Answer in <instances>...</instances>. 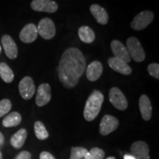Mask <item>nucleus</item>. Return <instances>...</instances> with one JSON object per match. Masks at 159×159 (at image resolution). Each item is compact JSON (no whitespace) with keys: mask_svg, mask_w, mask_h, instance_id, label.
Instances as JSON below:
<instances>
[{"mask_svg":"<svg viewBox=\"0 0 159 159\" xmlns=\"http://www.w3.org/2000/svg\"><path fill=\"white\" fill-rule=\"evenodd\" d=\"M85 58L82 52L71 47L63 53L59 61L57 73L60 82L66 89H72L78 83L85 70Z\"/></svg>","mask_w":159,"mask_h":159,"instance_id":"nucleus-1","label":"nucleus"},{"mask_svg":"<svg viewBox=\"0 0 159 159\" xmlns=\"http://www.w3.org/2000/svg\"><path fill=\"white\" fill-rule=\"evenodd\" d=\"M104 101V96L99 91L94 90L85 102L83 116L85 120L91 122L98 116Z\"/></svg>","mask_w":159,"mask_h":159,"instance_id":"nucleus-2","label":"nucleus"},{"mask_svg":"<svg viewBox=\"0 0 159 159\" xmlns=\"http://www.w3.org/2000/svg\"><path fill=\"white\" fill-rule=\"evenodd\" d=\"M126 43L130 57L136 62H142L145 59V52L140 41L136 37H130L127 40Z\"/></svg>","mask_w":159,"mask_h":159,"instance_id":"nucleus-3","label":"nucleus"},{"mask_svg":"<svg viewBox=\"0 0 159 159\" xmlns=\"http://www.w3.org/2000/svg\"><path fill=\"white\" fill-rule=\"evenodd\" d=\"M154 19V13L152 11H144L137 14L133 21L130 26L134 30H142L150 25Z\"/></svg>","mask_w":159,"mask_h":159,"instance_id":"nucleus-4","label":"nucleus"},{"mask_svg":"<svg viewBox=\"0 0 159 159\" xmlns=\"http://www.w3.org/2000/svg\"><path fill=\"white\" fill-rule=\"evenodd\" d=\"M37 30L38 33L46 40H50L54 38L56 33L55 24L49 18H43L41 19L39 21Z\"/></svg>","mask_w":159,"mask_h":159,"instance_id":"nucleus-5","label":"nucleus"},{"mask_svg":"<svg viewBox=\"0 0 159 159\" xmlns=\"http://www.w3.org/2000/svg\"><path fill=\"white\" fill-rule=\"evenodd\" d=\"M109 100L116 109L125 111L128 108V101L120 89L113 87L109 91Z\"/></svg>","mask_w":159,"mask_h":159,"instance_id":"nucleus-6","label":"nucleus"},{"mask_svg":"<svg viewBox=\"0 0 159 159\" xmlns=\"http://www.w3.org/2000/svg\"><path fill=\"white\" fill-rule=\"evenodd\" d=\"M19 90L23 99H31L35 92V85L33 80L29 76L24 77L19 84Z\"/></svg>","mask_w":159,"mask_h":159,"instance_id":"nucleus-7","label":"nucleus"},{"mask_svg":"<svg viewBox=\"0 0 159 159\" xmlns=\"http://www.w3.org/2000/svg\"><path fill=\"white\" fill-rule=\"evenodd\" d=\"M31 8L35 11L52 13L58 9V5L52 0H33L30 4Z\"/></svg>","mask_w":159,"mask_h":159,"instance_id":"nucleus-8","label":"nucleus"},{"mask_svg":"<svg viewBox=\"0 0 159 159\" xmlns=\"http://www.w3.org/2000/svg\"><path fill=\"white\" fill-rule=\"evenodd\" d=\"M119 126V120L111 115H105L101 119L99 124V132L103 136H107L116 130Z\"/></svg>","mask_w":159,"mask_h":159,"instance_id":"nucleus-9","label":"nucleus"},{"mask_svg":"<svg viewBox=\"0 0 159 159\" xmlns=\"http://www.w3.org/2000/svg\"><path fill=\"white\" fill-rule=\"evenodd\" d=\"M51 99V87L48 83H42L39 86L35 102L39 107L44 106Z\"/></svg>","mask_w":159,"mask_h":159,"instance_id":"nucleus-10","label":"nucleus"},{"mask_svg":"<svg viewBox=\"0 0 159 159\" xmlns=\"http://www.w3.org/2000/svg\"><path fill=\"white\" fill-rule=\"evenodd\" d=\"M38 35L39 33L36 26L34 24L30 23L25 25L20 32L19 39L23 43H30L37 39Z\"/></svg>","mask_w":159,"mask_h":159,"instance_id":"nucleus-11","label":"nucleus"},{"mask_svg":"<svg viewBox=\"0 0 159 159\" xmlns=\"http://www.w3.org/2000/svg\"><path fill=\"white\" fill-rule=\"evenodd\" d=\"M111 47L115 57L122 60L127 63L130 62L131 57L129 55L128 49L122 43L118 40H114L111 41Z\"/></svg>","mask_w":159,"mask_h":159,"instance_id":"nucleus-12","label":"nucleus"},{"mask_svg":"<svg viewBox=\"0 0 159 159\" xmlns=\"http://www.w3.org/2000/svg\"><path fill=\"white\" fill-rule=\"evenodd\" d=\"M130 152L136 159H150L148 145L142 141L133 143L130 147Z\"/></svg>","mask_w":159,"mask_h":159,"instance_id":"nucleus-13","label":"nucleus"},{"mask_svg":"<svg viewBox=\"0 0 159 159\" xmlns=\"http://www.w3.org/2000/svg\"><path fill=\"white\" fill-rule=\"evenodd\" d=\"M5 55L10 59H15L18 55V47L14 40L8 35H3L1 39Z\"/></svg>","mask_w":159,"mask_h":159,"instance_id":"nucleus-14","label":"nucleus"},{"mask_svg":"<svg viewBox=\"0 0 159 159\" xmlns=\"http://www.w3.org/2000/svg\"><path fill=\"white\" fill-rule=\"evenodd\" d=\"M108 63L109 66L113 70L116 71V72L120 73L122 75H129L132 72V69L128 65V63L122 61V60L117 58V57H110L108 60Z\"/></svg>","mask_w":159,"mask_h":159,"instance_id":"nucleus-15","label":"nucleus"},{"mask_svg":"<svg viewBox=\"0 0 159 159\" xmlns=\"http://www.w3.org/2000/svg\"><path fill=\"white\" fill-rule=\"evenodd\" d=\"M103 67L102 63L98 61L91 62L86 69V77L89 81L94 82L98 80L102 74Z\"/></svg>","mask_w":159,"mask_h":159,"instance_id":"nucleus-16","label":"nucleus"},{"mask_svg":"<svg viewBox=\"0 0 159 159\" xmlns=\"http://www.w3.org/2000/svg\"><path fill=\"white\" fill-rule=\"evenodd\" d=\"M90 12L96 21L100 25H105L108 21V14L107 11L97 4H94L90 7Z\"/></svg>","mask_w":159,"mask_h":159,"instance_id":"nucleus-17","label":"nucleus"},{"mask_svg":"<svg viewBox=\"0 0 159 159\" xmlns=\"http://www.w3.org/2000/svg\"><path fill=\"white\" fill-rule=\"evenodd\" d=\"M139 108L144 120L149 121L152 116V105L150 99L145 94H142L139 99Z\"/></svg>","mask_w":159,"mask_h":159,"instance_id":"nucleus-18","label":"nucleus"},{"mask_svg":"<svg viewBox=\"0 0 159 159\" xmlns=\"http://www.w3.org/2000/svg\"><path fill=\"white\" fill-rule=\"evenodd\" d=\"M78 36L80 39L85 43H91L95 40L94 30L88 26H82L78 30Z\"/></svg>","mask_w":159,"mask_h":159,"instance_id":"nucleus-19","label":"nucleus"},{"mask_svg":"<svg viewBox=\"0 0 159 159\" xmlns=\"http://www.w3.org/2000/svg\"><path fill=\"white\" fill-rule=\"evenodd\" d=\"M27 133L25 128L20 129L16 134L13 135L11 139V144L13 148H21L25 144L27 139Z\"/></svg>","mask_w":159,"mask_h":159,"instance_id":"nucleus-20","label":"nucleus"},{"mask_svg":"<svg viewBox=\"0 0 159 159\" xmlns=\"http://www.w3.org/2000/svg\"><path fill=\"white\" fill-rule=\"evenodd\" d=\"M21 122V116L18 112H12L7 115L2 120V125L5 128H11L19 125Z\"/></svg>","mask_w":159,"mask_h":159,"instance_id":"nucleus-21","label":"nucleus"},{"mask_svg":"<svg viewBox=\"0 0 159 159\" xmlns=\"http://www.w3.org/2000/svg\"><path fill=\"white\" fill-rule=\"evenodd\" d=\"M0 77L7 83H11L14 79L13 71L7 63H0Z\"/></svg>","mask_w":159,"mask_h":159,"instance_id":"nucleus-22","label":"nucleus"},{"mask_svg":"<svg viewBox=\"0 0 159 159\" xmlns=\"http://www.w3.org/2000/svg\"><path fill=\"white\" fill-rule=\"evenodd\" d=\"M35 136L39 140H45L49 137V133L46 129L44 125L40 121H37L34 124Z\"/></svg>","mask_w":159,"mask_h":159,"instance_id":"nucleus-23","label":"nucleus"},{"mask_svg":"<svg viewBox=\"0 0 159 159\" xmlns=\"http://www.w3.org/2000/svg\"><path fill=\"white\" fill-rule=\"evenodd\" d=\"M105 156V152L102 149L98 148H92L88 151L84 157V159H102Z\"/></svg>","mask_w":159,"mask_h":159,"instance_id":"nucleus-24","label":"nucleus"},{"mask_svg":"<svg viewBox=\"0 0 159 159\" xmlns=\"http://www.w3.org/2000/svg\"><path fill=\"white\" fill-rule=\"evenodd\" d=\"M88 150L81 147H74L71 148L70 159H82L84 158Z\"/></svg>","mask_w":159,"mask_h":159,"instance_id":"nucleus-25","label":"nucleus"},{"mask_svg":"<svg viewBox=\"0 0 159 159\" xmlns=\"http://www.w3.org/2000/svg\"><path fill=\"white\" fill-rule=\"evenodd\" d=\"M11 102L8 99H2L0 101V118L7 114L11 111Z\"/></svg>","mask_w":159,"mask_h":159,"instance_id":"nucleus-26","label":"nucleus"},{"mask_svg":"<svg viewBox=\"0 0 159 159\" xmlns=\"http://www.w3.org/2000/svg\"><path fill=\"white\" fill-rule=\"evenodd\" d=\"M148 71L151 76L156 79H159V64L156 63H151L148 66Z\"/></svg>","mask_w":159,"mask_h":159,"instance_id":"nucleus-27","label":"nucleus"},{"mask_svg":"<svg viewBox=\"0 0 159 159\" xmlns=\"http://www.w3.org/2000/svg\"><path fill=\"white\" fill-rule=\"evenodd\" d=\"M31 153L28 151H22L18 156L16 157L15 159H30Z\"/></svg>","mask_w":159,"mask_h":159,"instance_id":"nucleus-28","label":"nucleus"},{"mask_svg":"<svg viewBox=\"0 0 159 159\" xmlns=\"http://www.w3.org/2000/svg\"><path fill=\"white\" fill-rule=\"evenodd\" d=\"M40 159H55V157L50 153V152L43 151V152H41V154H40Z\"/></svg>","mask_w":159,"mask_h":159,"instance_id":"nucleus-29","label":"nucleus"},{"mask_svg":"<svg viewBox=\"0 0 159 159\" xmlns=\"http://www.w3.org/2000/svg\"><path fill=\"white\" fill-rule=\"evenodd\" d=\"M4 142H5V138H4L3 134L0 132V146L4 144Z\"/></svg>","mask_w":159,"mask_h":159,"instance_id":"nucleus-30","label":"nucleus"},{"mask_svg":"<svg viewBox=\"0 0 159 159\" xmlns=\"http://www.w3.org/2000/svg\"><path fill=\"white\" fill-rule=\"evenodd\" d=\"M124 159H136V158H135L132 155L126 154L124 156Z\"/></svg>","mask_w":159,"mask_h":159,"instance_id":"nucleus-31","label":"nucleus"},{"mask_svg":"<svg viewBox=\"0 0 159 159\" xmlns=\"http://www.w3.org/2000/svg\"><path fill=\"white\" fill-rule=\"evenodd\" d=\"M106 159H116L114 158V157H108V158H106Z\"/></svg>","mask_w":159,"mask_h":159,"instance_id":"nucleus-32","label":"nucleus"},{"mask_svg":"<svg viewBox=\"0 0 159 159\" xmlns=\"http://www.w3.org/2000/svg\"><path fill=\"white\" fill-rule=\"evenodd\" d=\"M1 52H2V47L1 46H0V53H1Z\"/></svg>","mask_w":159,"mask_h":159,"instance_id":"nucleus-33","label":"nucleus"},{"mask_svg":"<svg viewBox=\"0 0 159 159\" xmlns=\"http://www.w3.org/2000/svg\"><path fill=\"white\" fill-rule=\"evenodd\" d=\"M1 158H2V154H1V152H0V159H1Z\"/></svg>","mask_w":159,"mask_h":159,"instance_id":"nucleus-34","label":"nucleus"}]
</instances>
